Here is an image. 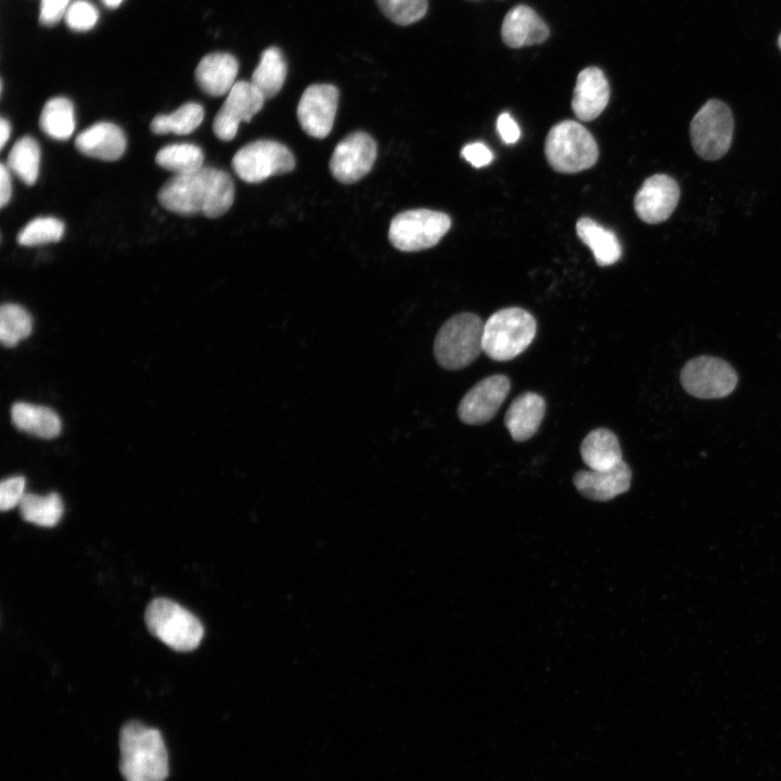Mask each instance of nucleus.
<instances>
[{"mask_svg": "<svg viewBox=\"0 0 781 781\" xmlns=\"http://www.w3.org/2000/svg\"><path fill=\"white\" fill-rule=\"evenodd\" d=\"M157 199L167 210L179 215L202 213L216 218L231 207L234 184L231 177L217 168L200 169L174 175L159 189Z\"/></svg>", "mask_w": 781, "mask_h": 781, "instance_id": "1", "label": "nucleus"}, {"mask_svg": "<svg viewBox=\"0 0 781 781\" xmlns=\"http://www.w3.org/2000/svg\"><path fill=\"white\" fill-rule=\"evenodd\" d=\"M120 771L126 781H164L168 756L161 732L140 722L126 724L120 731Z\"/></svg>", "mask_w": 781, "mask_h": 781, "instance_id": "2", "label": "nucleus"}, {"mask_svg": "<svg viewBox=\"0 0 781 781\" xmlns=\"http://www.w3.org/2000/svg\"><path fill=\"white\" fill-rule=\"evenodd\" d=\"M532 313L518 308H503L484 323L483 351L496 361H507L523 353L536 335Z\"/></svg>", "mask_w": 781, "mask_h": 781, "instance_id": "3", "label": "nucleus"}, {"mask_svg": "<svg viewBox=\"0 0 781 781\" xmlns=\"http://www.w3.org/2000/svg\"><path fill=\"white\" fill-rule=\"evenodd\" d=\"M484 321L472 312H462L448 319L434 341L437 363L447 370H459L471 364L483 351Z\"/></svg>", "mask_w": 781, "mask_h": 781, "instance_id": "4", "label": "nucleus"}, {"mask_svg": "<svg viewBox=\"0 0 781 781\" xmlns=\"http://www.w3.org/2000/svg\"><path fill=\"white\" fill-rule=\"evenodd\" d=\"M550 166L564 174H574L592 167L599 156L592 135L579 123L563 120L554 125L545 143Z\"/></svg>", "mask_w": 781, "mask_h": 781, "instance_id": "5", "label": "nucleus"}, {"mask_svg": "<svg viewBox=\"0 0 781 781\" xmlns=\"http://www.w3.org/2000/svg\"><path fill=\"white\" fill-rule=\"evenodd\" d=\"M144 618L154 637L179 652L196 649L204 636L203 625L196 616L166 598L152 600Z\"/></svg>", "mask_w": 781, "mask_h": 781, "instance_id": "6", "label": "nucleus"}, {"mask_svg": "<svg viewBox=\"0 0 781 781\" xmlns=\"http://www.w3.org/2000/svg\"><path fill=\"white\" fill-rule=\"evenodd\" d=\"M734 120L729 106L710 99L695 113L690 124V137L695 153L706 161L721 158L730 149Z\"/></svg>", "mask_w": 781, "mask_h": 781, "instance_id": "7", "label": "nucleus"}, {"mask_svg": "<svg viewBox=\"0 0 781 781\" xmlns=\"http://www.w3.org/2000/svg\"><path fill=\"white\" fill-rule=\"evenodd\" d=\"M450 226L445 213L425 208L406 210L392 220L388 239L397 249L417 252L436 245Z\"/></svg>", "mask_w": 781, "mask_h": 781, "instance_id": "8", "label": "nucleus"}, {"mask_svg": "<svg viewBox=\"0 0 781 781\" xmlns=\"http://www.w3.org/2000/svg\"><path fill=\"white\" fill-rule=\"evenodd\" d=\"M738 374L725 359L702 355L688 360L680 372V383L687 394L700 399L729 396L737 387Z\"/></svg>", "mask_w": 781, "mask_h": 781, "instance_id": "9", "label": "nucleus"}, {"mask_svg": "<svg viewBox=\"0 0 781 781\" xmlns=\"http://www.w3.org/2000/svg\"><path fill=\"white\" fill-rule=\"evenodd\" d=\"M232 167L242 180L256 183L293 170L295 159L284 144L272 140H257L242 146L234 154Z\"/></svg>", "mask_w": 781, "mask_h": 781, "instance_id": "10", "label": "nucleus"}, {"mask_svg": "<svg viewBox=\"0 0 781 781\" xmlns=\"http://www.w3.org/2000/svg\"><path fill=\"white\" fill-rule=\"evenodd\" d=\"M264 95L251 81H236L213 120V130L222 141L232 140L242 121H249L264 105Z\"/></svg>", "mask_w": 781, "mask_h": 781, "instance_id": "11", "label": "nucleus"}, {"mask_svg": "<svg viewBox=\"0 0 781 781\" xmlns=\"http://www.w3.org/2000/svg\"><path fill=\"white\" fill-rule=\"evenodd\" d=\"M376 153L375 141L368 133L353 132L335 146L330 170L343 183L356 182L371 170Z\"/></svg>", "mask_w": 781, "mask_h": 781, "instance_id": "12", "label": "nucleus"}, {"mask_svg": "<svg viewBox=\"0 0 781 781\" xmlns=\"http://www.w3.org/2000/svg\"><path fill=\"white\" fill-rule=\"evenodd\" d=\"M337 103L338 91L333 85L307 87L297 105V118L303 130L310 137L325 138L333 127Z\"/></svg>", "mask_w": 781, "mask_h": 781, "instance_id": "13", "label": "nucleus"}, {"mask_svg": "<svg viewBox=\"0 0 781 781\" xmlns=\"http://www.w3.org/2000/svg\"><path fill=\"white\" fill-rule=\"evenodd\" d=\"M510 388V380L502 374L481 380L461 399L458 407L459 419L471 425L488 422L499 410Z\"/></svg>", "mask_w": 781, "mask_h": 781, "instance_id": "14", "label": "nucleus"}, {"mask_svg": "<svg viewBox=\"0 0 781 781\" xmlns=\"http://www.w3.org/2000/svg\"><path fill=\"white\" fill-rule=\"evenodd\" d=\"M680 190L670 176L656 174L644 180L635 196V210L638 217L651 225L660 223L670 217L679 201Z\"/></svg>", "mask_w": 781, "mask_h": 781, "instance_id": "15", "label": "nucleus"}, {"mask_svg": "<svg viewBox=\"0 0 781 781\" xmlns=\"http://www.w3.org/2000/svg\"><path fill=\"white\" fill-rule=\"evenodd\" d=\"M610 87L604 73L594 66L584 68L577 76L572 108L584 121L597 118L606 107Z\"/></svg>", "mask_w": 781, "mask_h": 781, "instance_id": "16", "label": "nucleus"}, {"mask_svg": "<svg viewBox=\"0 0 781 781\" xmlns=\"http://www.w3.org/2000/svg\"><path fill=\"white\" fill-rule=\"evenodd\" d=\"M573 481L582 496L591 500L606 501L629 489L631 471L623 460L612 469L579 471Z\"/></svg>", "mask_w": 781, "mask_h": 781, "instance_id": "17", "label": "nucleus"}, {"mask_svg": "<svg viewBox=\"0 0 781 781\" xmlns=\"http://www.w3.org/2000/svg\"><path fill=\"white\" fill-rule=\"evenodd\" d=\"M75 146L86 156L113 162L124 155L127 139L117 125L100 121L81 131L75 139Z\"/></svg>", "mask_w": 781, "mask_h": 781, "instance_id": "18", "label": "nucleus"}, {"mask_svg": "<svg viewBox=\"0 0 781 781\" xmlns=\"http://www.w3.org/2000/svg\"><path fill=\"white\" fill-rule=\"evenodd\" d=\"M549 28L542 18L529 7L518 4L504 16L501 38L511 48H523L543 42Z\"/></svg>", "mask_w": 781, "mask_h": 781, "instance_id": "19", "label": "nucleus"}, {"mask_svg": "<svg viewBox=\"0 0 781 781\" xmlns=\"http://www.w3.org/2000/svg\"><path fill=\"white\" fill-rule=\"evenodd\" d=\"M239 71L236 59L225 52L205 55L195 68V79L207 94L220 97L228 94L234 86Z\"/></svg>", "mask_w": 781, "mask_h": 781, "instance_id": "20", "label": "nucleus"}, {"mask_svg": "<svg viewBox=\"0 0 781 781\" xmlns=\"http://www.w3.org/2000/svg\"><path fill=\"white\" fill-rule=\"evenodd\" d=\"M546 412L543 398L532 392L517 396L510 405L504 424L515 441L530 438L539 428Z\"/></svg>", "mask_w": 781, "mask_h": 781, "instance_id": "21", "label": "nucleus"}, {"mask_svg": "<svg viewBox=\"0 0 781 781\" xmlns=\"http://www.w3.org/2000/svg\"><path fill=\"white\" fill-rule=\"evenodd\" d=\"M580 456L590 470H606L623 461L616 435L607 428L591 431L580 445Z\"/></svg>", "mask_w": 781, "mask_h": 781, "instance_id": "22", "label": "nucleus"}, {"mask_svg": "<svg viewBox=\"0 0 781 781\" xmlns=\"http://www.w3.org/2000/svg\"><path fill=\"white\" fill-rule=\"evenodd\" d=\"M14 426L36 437L51 439L61 432L59 415L48 407L16 402L11 408Z\"/></svg>", "mask_w": 781, "mask_h": 781, "instance_id": "23", "label": "nucleus"}, {"mask_svg": "<svg viewBox=\"0 0 781 781\" xmlns=\"http://www.w3.org/2000/svg\"><path fill=\"white\" fill-rule=\"evenodd\" d=\"M578 238L591 249L600 266L615 264L622 255V246L616 234L588 217L576 223Z\"/></svg>", "mask_w": 781, "mask_h": 781, "instance_id": "24", "label": "nucleus"}, {"mask_svg": "<svg viewBox=\"0 0 781 781\" xmlns=\"http://www.w3.org/2000/svg\"><path fill=\"white\" fill-rule=\"evenodd\" d=\"M286 73V62L282 51L278 47H269L263 51L251 82L266 100L271 99L283 87Z\"/></svg>", "mask_w": 781, "mask_h": 781, "instance_id": "25", "label": "nucleus"}, {"mask_svg": "<svg viewBox=\"0 0 781 781\" xmlns=\"http://www.w3.org/2000/svg\"><path fill=\"white\" fill-rule=\"evenodd\" d=\"M40 129L55 140L68 139L75 130L74 104L66 98L50 99L39 117Z\"/></svg>", "mask_w": 781, "mask_h": 781, "instance_id": "26", "label": "nucleus"}, {"mask_svg": "<svg viewBox=\"0 0 781 781\" xmlns=\"http://www.w3.org/2000/svg\"><path fill=\"white\" fill-rule=\"evenodd\" d=\"M40 155L38 142L29 136L22 137L11 148L7 167L25 184L31 185L39 175Z\"/></svg>", "mask_w": 781, "mask_h": 781, "instance_id": "27", "label": "nucleus"}, {"mask_svg": "<svg viewBox=\"0 0 781 781\" xmlns=\"http://www.w3.org/2000/svg\"><path fill=\"white\" fill-rule=\"evenodd\" d=\"M18 507L24 521L43 527L55 526L63 514L62 499L55 492L47 496L25 494Z\"/></svg>", "mask_w": 781, "mask_h": 781, "instance_id": "28", "label": "nucleus"}, {"mask_svg": "<svg viewBox=\"0 0 781 781\" xmlns=\"http://www.w3.org/2000/svg\"><path fill=\"white\" fill-rule=\"evenodd\" d=\"M204 108L195 102H188L168 115L155 116L150 125L156 135H189L203 121Z\"/></svg>", "mask_w": 781, "mask_h": 781, "instance_id": "29", "label": "nucleus"}, {"mask_svg": "<svg viewBox=\"0 0 781 781\" xmlns=\"http://www.w3.org/2000/svg\"><path fill=\"white\" fill-rule=\"evenodd\" d=\"M155 162L174 175H180L203 167L204 154L197 145L175 143L162 148L155 156Z\"/></svg>", "mask_w": 781, "mask_h": 781, "instance_id": "30", "label": "nucleus"}, {"mask_svg": "<svg viewBox=\"0 0 781 781\" xmlns=\"http://www.w3.org/2000/svg\"><path fill=\"white\" fill-rule=\"evenodd\" d=\"M33 320L28 311L16 304H3L0 309V341L13 347L29 336Z\"/></svg>", "mask_w": 781, "mask_h": 781, "instance_id": "31", "label": "nucleus"}, {"mask_svg": "<svg viewBox=\"0 0 781 781\" xmlns=\"http://www.w3.org/2000/svg\"><path fill=\"white\" fill-rule=\"evenodd\" d=\"M64 223L54 217H38L26 223L18 232L17 242L23 246H37L57 242L64 234Z\"/></svg>", "mask_w": 781, "mask_h": 781, "instance_id": "32", "label": "nucleus"}, {"mask_svg": "<svg viewBox=\"0 0 781 781\" xmlns=\"http://www.w3.org/2000/svg\"><path fill=\"white\" fill-rule=\"evenodd\" d=\"M381 12L393 23L407 26L427 12V0H375Z\"/></svg>", "mask_w": 781, "mask_h": 781, "instance_id": "33", "label": "nucleus"}, {"mask_svg": "<svg viewBox=\"0 0 781 781\" xmlns=\"http://www.w3.org/2000/svg\"><path fill=\"white\" fill-rule=\"evenodd\" d=\"M98 16V11L90 2L78 0L68 7L64 18L69 28L84 31L95 25Z\"/></svg>", "mask_w": 781, "mask_h": 781, "instance_id": "34", "label": "nucleus"}, {"mask_svg": "<svg viewBox=\"0 0 781 781\" xmlns=\"http://www.w3.org/2000/svg\"><path fill=\"white\" fill-rule=\"evenodd\" d=\"M25 478L12 476L3 479L0 484V509L8 511L21 503L25 496Z\"/></svg>", "mask_w": 781, "mask_h": 781, "instance_id": "35", "label": "nucleus"}, {"mask_svg": "<svg viewBox=\"0 0 781 781\" xmlns=\"http://www.w3.org/2000/svg\"><path fill=\"white\" fill-rule=\"evenodd\" d=\"M69 0H41L39 20L43 25H54L64 17Z\"/></svg>", "mask_w": 781, "mask_h": 781, "instance_id": "36", "label": "nucleus"}, {"mask_svg": "<svg viewBox=\"0 0 781 781\" xmlns=\"http://www.w3.org/2000/svg\"><path fill=\"white\" fill-rule=\"evenodd\" d=\"M461 154L472 166L477 168L488 165L494 159L492 152L482 142L464 145Z\"/></svg>", "mask_w": 781, "mask_h": 781, "instance_id": "37", "label": "nucleus"}, {"mask_svg": "<svg viewBox=\"0 0 781 781\" xmlns=\"http://www.w3.org/2000/svg\"><path fill=\"white\" fill-rule=\"evenodd\" d=\"M497 130L507 144L515 143L521 136V130L514 118L508 113H502L497 119Z\"/></svg>", "mask_w": 781, "mask_h": 781, "instance_id": "38", "label": "nucleus"}, {"mask_svg": "<svg viewBox=\"0 0 781 781\" xmlns=\"http://www.w3.org/2000/svg\"><path fill=\"white\" fill-rule=\"evenodd\" d=\"M12 185L10 170L5 164L0 165V206L3 208L11 199Z\"/></svg>", "mask_w": 781, "mask_h": 781, "instance_id": "39", "label": "nucleus"}, {"mask_svg": "<svg viewBox=\"0 0 781 781\" xmlns=\"http://www.w3.org/2000/svg\"><path fill=\"white\" fill-rule=\"evenodd\" d=\"M11 135L10 123L1 117L0 118V149H3Z\"/></svg>", "mask_w": 781, "mask_h": 781, "instance_id": "40", "label": "nucleus"}, {"mask_svg": "<svg viewBox=\"0 0 781 781\" xmlns=\"http://www.w3.org/2000/svg\"><path fill=\"white\" fill-rule=\"evenodd\" d=\"M107 8H117L123 0H101Z\"/></svg>", "mask_w": 781, "mask_h": 781, "instance_id": "41", "label": "nucleus"}, {"mask_svg": "<svg viewBox=\"0 0 781 781\" xmlns=\"http://www.w3.org/2000/svg\"><path fill=\"white\" fill-rule=\"evenodd\" d=\"M778 44H779V48L781 49V34H780V36H779V38H778Z\"/></svg>", "mask_w": 781, "mask_h": 781, "instance_id": "42", "label": "nucleus"}]
</instances>
